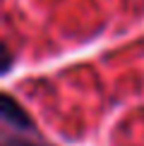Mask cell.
Wrapping results in <instances>:
<instances>
[{
  "label": "cell",
  "instance_id": "cell-1",
  "mask_svg": "<svg viewBox=\"0 0 144 146\" xmlns=\"http://www.w3.org/2000/svg\"><path fill=\"white\" fill-rule=\"evenodd\" d=\"M3 115H5V120H12V125H17V127H19V125L22 127H29L27 115L15 106V101H12L10 96H5V101H3Z\"/></svg>",
  "mask_w": 144,
  "mask_h": 146
}]
</instances>
